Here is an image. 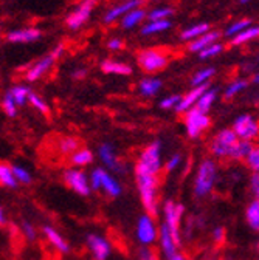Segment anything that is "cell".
Segmentation results:
<instances>
[{
  "label": "cell",
  "mask_w": 259,
  "mask_h": 260,
  "mask_svg": "<svg viewBox=\"0 0 259 260\" xmlns=\"http://www.w3.org/2000/svg\"><path fill=\"white\" fill-rule=\"evenodd\" d=\"M135 184L140 195V202L146 214L157 217L160 214V175L134 169Z\"/></svg>",
  "instance_id": "cell-1"
},
{
  "label": "cell",
  "mask_w": 259,
  "mask_h": 260,
  "mask_svg": "<svg viewBox=\"0 0 259 260\" xmlns=\"http://www.w3.org/2000/svg\"><path fill=\"white\" fill-rule=\"evenodd\" d=\"M219 165L217 161L211 156L204 158L199 166L196 169V174H194V180H192V193L194 197L204 200L213 193V190L217 186L219 181Z\"/></svg>",
  "instance_id": "cell-2"
},
{
  "label": "cell",
  "mask_w": 259,
  "mask_h": 260,
  "mask_svg": "<svg viewBox=\"0 0 259 260\" xmlns=\"http://www.w3.org/2000/svg\"><path fill=\"white\" fill-rule=\"evenodd\" d=\"M238 140L239 138L236 137L235 130L232 127L220 128L208 141L210 156L214 158L216 161H230L233 147L238 143Z\"/></svg>",
  "instance_id": "cell-3"
},
{
  "label": "cell",
  "mask_w": 259,
  "mask_h": 260,
  "mask_svg": "<svg viewBox=\"0 0 259 260\" xmlns=\"http://www.w3.org/2000/svg\"><path fill=\"white\" fill-rule=\"evenodd\" d=\"M161 217H163V223L168 228V231L171 233V236L174 237V240L177 242L179 246H182L183 243V237H182V220L185 215V206L172 199H166L163 203H161Z\"/></svg>",
  "instance_id": "cell-4"
},
{
  "label": "cell",
  "mask_w": 259,
  "mask_h": 260,
  "mask_svg": "<svg viewBox=\"0 0 259 260\" xmlns=\"http://www.w3.org/2000/svg\"><path fill=\"white\" fill-rule=\"evenodd\" d=\"M134 169L149 172L154 175H161V172H163V158H161L160 141H151L148 146L141 149V152L137 156V162Z\"/></svg>",
  "instance_id": "cell-5"
},
{
  "label": "cell",
  "mask_w": 259,
  "mask_h": 260,
  "mask_svg": "<svg viewBox=\"0 0 259 260\" xmlns=\"http://www.w3.org/2000/svg\"><path fill=\"white\" fill-rule=\"evenodd\" d=\"M89 180H90L92 190H101L110 199H118L123 192L121 183L117 180V177L112 172H109L104 168H95L90 172Z\"/></svg>",
  "instance_id": "cell-6"
},
{
  "label": "cell",
  "mask_w": 259,
  "mask_h": 260,
  "mask_svg": "<svg viewBox=\"0 0 259 260\" xmlns=\"http://www.w3.org/2000/svg\"><path fill=\"white\" fill-rule=\"evenodd\" d=\"M183 125H185V132L191 140H197L200 138L211 125V118L208 113H204L197 110L196 107H192L186 113H183Z\"/></svg>",
  "instance_id": "cell-7"
},
{
  "label": "cell",
  "mask_w": 259,
  "mask_h": 260,
  "mask_svg": "<svg viewBox=\"0 0 259 260\" xmlns=\"http://www.w3.org/2000/svg\"><path fill=\"white\" fill-rule=\"evenodd\" d=\"M160 226L157 224L155 217L149 214H143L138 217L135 223V239L141 246H152L158 240Z\"/></svg>",
  "instance_id": "cell-8"
},
{
  "label": "cell",
  "mask_w": 259,
  "mask_h": 260,
  "mask_svg": "<svg viewBox=\"0 0 259 260\" xmlns=\"http://www.w3.org/2000/svg\"><path fill=\"white\" fill-rule=\"evenodd\" d=\"M232 128L239 140L254 143L259 138V121L251 113L239 115L235 121Z\"/></svg>",
  "instance_id": "cell-9"
},
{
  "label": "cell",
  "mask_w": 259,
  "mask_h": 260,
  "mask_svg": "<svg viewBox=\"0 0 259 260\" xmlns=\"http://www.w3.org/2000/svg\"><path fill=\"white\" fill-rule=\"evenodd\" d=\"M62 180L73 192L81 195V197H89L92 193L90 180L84 169H78V168L66 169L62 174Z\"/></svg>",
  "instance_id": "cell-10"
},
{
  "label": "cell",
  "mask_w": 259,
  "mask_h": 260,
  "mask_svg": "<svg viewBox=\"0 0 259 260\" xmlns=\"http://www.w3.org/2000/svg\"><path fill=\"white\" fill-rule=\"evenodd\" d=\"M138 65L146 72V73H155L163 70L168 65V57L165 53L158 50L149 48V50H141L137 56Z\"/></svg>",
  "instance_id": "cell-11"
},
{
  "label": "cell",
  "mask_w": 259,
  "mask_h": 260,
  "mask_svg": "<svg viewBox=\"0 0 259 260\" xmlns=\"http://www.w3.org/2000/svg\"><path fill=\"white\" fill-rule=\"evenodd\" d=\"M98 156L101 162L104 165V169H107L112 174H126L127 168L124 165V161L118 156L115 147L110 143H103L98 147Z\"/></svg>",
  "instance_id": "cell-12"
},
{
  "label": "cell",
  "mask_w": 259,
  "mask_h": 260,
  "mask_svg": "<svg viewBox=\"0 0 259 260\" xmlns=\"http://www.w3.org/2000/svg\"><path fill=\"white\" fill-rule=\"evenodd\" d=\"M64 53V45H57L50 54H47L45 57H42L41 60H38L33 67H31L28 72H26V81L30 82H33V81H38L41 79L51 67H53V63L54 60Z\"/></svg>",
  "instance_id": "cell-13"
},
{
  "label": "cell",
  "mask_w": 259,
  "mask_h": 260,
  "mask_svg": "<svg viewBox=\"0 0 259 260\" xmlns=\"http://www.w3.org/2000/svg\"><path fill=\"white\" fill-rule=\"evenodd\" d=\"M85 246L92 254L93 260H107L112 254L110 242L100 234H89L85 237Z\"/></svg>",
  "instance_id": "cell-14"
},
{
  "label": "cell",
  "mask_w": 259,
  "mask_h": 260,
  "mask_svg": "<svg viewBox=\"0 0 259 260\" xmlns=\"http://www.w3.org/2000/svg\"><path fill=\"white\" fill-rule=\"evenodd\" d=\"M98 0H82V2L73 10V13H70V16L67 17L66 23L70 29H78L84 25V22H87V19L90 17L95 5Z\"/></svg>",
  "instance_id": "cell-15"
},
{
  "label": "cell",
  "mask_w": 259,
  "mask_h": 260,
  "mask_svg": "<svg viewBox=\"0 0 259 260\" xmlns=\"http://www.w3.org/2000/svg\"><path fill=\"white\" fill-rule=\"evenodd\" d=\"M210 87V84H204V85H199V87H192L186 94L182 96V100L179 103V106L176 107V112L177 113H186L188 110H191L192 107H196L199 98L202 96V93Z\"/></svg>",
  "instance_id": "cell-16"
},
{
  "label": "cell",
  "mask_w": 259,
  "mask_h": 260,
  "mask_svg": "<svg viewBox=\"0 0 259 260\" xmlns=\"http://www.w3.org/2000/svg\"><path fill=\"white\" fill-rule=\"evenodd\" d=\"M157 243H158L160 252L165 255V258L169 257V255H172V254H176L179 251V248H180L165 224H160V233H158Z\"/></svg>",
  "instance_id": "cell-17"
},
{
  "label": "cell",
  "mask_w": 259,
  "mask_h": 260,
  "mask_svg": "<svg viewBox=\"0 0 259 260\" xmlns=\"http://www.w3.org/2000/svg\"><path fill=\"white\" fill-rule=\"evenodd\" d=\"M244 220L248 230L259 234V199H251L244 209Z\"/></svg>",
  "instance_id": "cell-18"
},
{
  "label": "cell",
  "mask_w": 259,
  "mask_h": 260,
  "mask_svg": "<svg viewBox=\"0 0 259 260\" xmlns=\"http://www.w3.org/2000/svg\"><path fill=\"white\" fill-rule=\"evenodd\" d=\"M42 231H44V236L47 237V240L50 242V245L56 249V251H59L61 254H69L70 252V245L67 243V240L64 239L54 228H51V226H44L42 228Z\"/></svg>",
  "instance_id": "cell-19"
},
{
  "label": "cell",
  "mask_w": 259,
  "mask_h": 260,
  "mask_svg": "<svg viewBox=\"0 0 259 260\" xmlns=\"http://www.w3.org/2000/svg\"><path fill=\"white\" fill-rule=\"evenodd\" d=\"M41 38V31L36 28H26V29H16L7 35V39L10 42L17 44H26V42H35Z\"/></svg>",
  "instance_id": "cell-20"
},
{
  "label": "cell",
  "mask_w": 259,
  "mask_h": 260,
  "mask_svg": "<svg viewBox=\"0 0 259 260\" xmlns=\"http://www.w3.org/2000/svg\"><path fill=\"white\" fill-rule=\"evenodd\" d=\"M140 4H141V0H127V2H124V4H121V5H118V7L112 8V10H109V11L106 13V16H104V22H106V23L115 22L118 17L126 16L129 11H132V10L138 8Z\"/></svg>",
  "instance_id": "cell-21"
},
{
  "label": "cell",
  "mask_w": 259,
  "mask_h": 260,
  "mask_svg": "<svg viewBox=\"0 0 259 260\" xmlns=\"http://www.w3.org/2000/svg\"><path fill=\"white\" fill-rule=\"evenodd\" d=\"M93 161H95V155L87 147H79L75 153L70 155L72 166L73 168H78V169H84V168L90 166Z\"/></svg>",
  "instance_id": "cell-22"
},
{
  "label": "cell",
  "mask_w": 259,
  "mask_h": 260,
  "mask_svg": "<svg viewBox=\"0 0 259 260\" xmlns=\"http://www.w3.org/2000/svg\"><path fill=\"white\" fill-rule=\"evenodd\" d=\"M101 70L104 73H109V75H123V76L132 75V67H131V65L118 62V60H112V59H106L101 63Z\"/></svg>",
  "instance_id": "cell-23"
},
{
  "label": "cell",
  "mask_w": 259,
  "mask_h": 260,
  "mask_svg": "<svg viewBox=\"0 0 259 260\" xmlns=\"http://www.w3.org/2000/svg\"><path fill=\"white\" fill-rule=\"evenodd\" d=\"M220 38V32L219 31H208L207 35L200 36L199 39H194L189 44V51L192 53H200L202 50H205L207 47H210L211 44H216V41Z\"/></svg>",
  "instance_id": "cell-24"
},
{
  "label": "cell",
  "mask_w": 259,
  "mask_h": 260,
  "mask_svg": "<svg viewBox=\"0 0 259 260\" xmlns=\"http://www.w3.org/2000/svg\"><path fill=\"white\" fill-rule=\"evenodd\" d=\"M253 144H254V143L244 141V140H238V143H236L235 147H233L230 161H232V162H236V165H239V162H244L245 158L248 156V153H250Z\"/></svg>",
  "instance_id": "cell-25"
},
{
  "label": "cell",
  "mask_w": 259,
  "mask_h": 260,
  "mask_svg": "<svg viewBox=\"0 0 259 260\" xmlns=\"http://www.w3.org/2000/svg\"><path fill=\"white\" fill-rule=\"evenodd\" d=\"M216 100H217V90L208 87V88L202 93V96L199 98V101H197V104H196V109L200 110V112H204V113H208V112L211 110L213 104L216 103Z\"/></svg>",
  "instance_id": "cell-26"
},
{
  "label": "cell",
  "mask_w": 259,
  "mask_h": 260,
  "mask_svg": "<svg viewBox=\"0 0 259 260\" xmlns=\"http://www.w3.org/2000/svg\"><path fill=\"white\" fill-rule=\"evenodd\" d=\"M161 88V81L157 78H145L140 84H138V90L143 96L146 98H152L155 96Z\"/></svg>",
  "instance_id": "cell-27"
},
{
  "label": "cell",
  "mask_w": 259,
  "mask_h": 260,
  "mask_svg": "<svg viewBox=\"0 0 259 260\" xmlns=\"http://www.w3.org/2000/svg\"><path fill=\"white\" fill-rule=\"evenodd\" d=\"M79 147H81V143H79V140L75 138V137H64V138H61L59 143H57V150H59L62 155H69V156H70L72 153H75Z\"/></svg>",
  "instance_id": "cell-28"
},
{
  "label": "cell",
  "mask_w": 259,
  "mask_h": 260,
  "mask_svg": "<svg viewBox=\"0 0 259 260\" xmlns=\"http://www.w3.org/2000/svg\"><path fill=\"white\" fill-rule=\"evenodd\" d=\"M146 16V11L141 10V8H135L132 11H129L126 16H123V20H121V26L129 29V28H134L135 25H138Z\"/></svg>",
  "instance_id": "cell-29"
},
{
  "label": "cell",
  "mask_w": 259,
  "mask_h": 260,
  "mask_svg": "<svg viewBox=\"0 0 259 260\" xmlns=\"http://www.w3.org/2000/svg\"><path fill=\"white\" fill-rule=\"evenodd\" d=\"M210 31V25L208 23H197V25H192L189 28H186L182 32V39L183 41H194V39H199L200 36L207 35Z\"/></svg>",
  "instance_id": "cell-30"
},
{
  "label": "cell",
  "mask_w": 259,
  "mask_h": 260,
  "mask_svg": "<svg viewBox=\"0 0 259 260\" xmlns=\"http://www.w3.org/2000/svg\"><path fill=\"white\" fill-rule=\"evenodd\" d=\"M0 184L4 187H10V189H16L19 186V183L14 178V174L11 171V166L5 165V162H0Z\"/></svg>",
  "instance_id": "cell-31"
},
{
  "label": "cell",
  "mask_w": 259,
  "mask_h": 260,
  "mask_svg": "<svg viewBox=\"0 0 259 260\" xmlns=\"http://www.w3.org/2000/svg\"><path fill=\"white\" fill-rule=\"evenodd\" d=\"M256 38H259V26H248L247 29H244L242 32H239L238 36L232 39V45H242Z\"/></svg>",
  "instance_id": "cell-32"
},
{
  "label": "cell",
  "mask_w": 259,
  "mask_h": 260,
  "mask_svg": "<svg viewBox=\"0 0 259 260\" xmlns=\"http://www.w3.org/2000/svg\"><path fill=\"white\" fill-rule=\"evenodd\" d=\"M245 169L248 172H259V143H254L248 156L244 161Z\"/></svg>",
  "instance_id": "cell-33"
},
{
  "label": "cell",
  "mask_w": 259,
  "mask_h": 260,
  "mask_svg": "<svg viewBox=\"0 0 259 260\" xmlns=\"http://www.w3.org/2000/svg\"><path fill=\"white\" fill-rule=\"evenodd\" d=\"M247 87H248V82L245 79H236V81L230 82L228 87L225 88L223 98H225V100H232V98H235L236 94H239L241 91H244Z\"/></svg>",
  "instance_id": "cell-34"
},
{
  "label": "cell",
  "mask_w": 259,
  "mask_h": 260,
  "mask_svg": "<svg viewBox=\"0 0 259 260\" xmlns=\"http://www.w3.org/2000/svg\"><path fill=\"white\" fill-rule=\"evenodd\" d=\"M182 165H183V156H182V153H180V152H174L172 155L168 156L166 161H163V172L172 174V172H176Z\"/></svg>",
  "instance_id": "cell-35"
},
{
  "label": "cell",
  "mask_w": 259,
  "mask_h": 260,
  "mask_svg": "<svg viewBox=\"0 0 259 260\" xmlns=\"http://www.w3.org/2000/svg\"><path fill=\"white\" fill-rule=\"evenodd\" d=\"M216 70L213 67H208V69H204V70H199L196 75L192 76L191 79V85L192 87H199V85H204V84H208L210 79L214 76Z\"/></svg>",
  "instance_id": "cell-36"
},
{
  "label": "cell",
  "mask_w": 259,
  "mask_h": 260,
  "mask_svg": "<svg viewBox=\"0 0 259 260\" xmlns=\"http://www.w3.org/2000/svg\"><path fill=\"white\" fill-rule=\"evenodd\" d=\"M28 103H30L31 106H33L39 113H42V115H45V116L50 115V107H48V104L42 100V98H41L38 93L30 91V94H28Z\"/></svg>",
  "instance_id": "cell-37"
},
{
  "label": "cell",
  "mask_w": 259,
  "mask_h": 260,
  "mask_svg": "<svg viewBox=\"0 0 259 260\" xmlns=\"http://www.w3.org/2000/svg\"><path fill=\"white\" fill-rule=\"evenodd\" d=\"M171 26V22L166 19V20H152L149 22L148 25L143 26L141 32L143 35H154V32H160V31H165Z\"/></svg>",
  "instance_id": "cell-38"
},
{
  "label": "cell",
  "mask_w": 259,
  "mask_h": 260,
  "mask_svg": "<svg viewBox=\"0 0 259 260\" xmlns=\"http://www.w3.org/2000/svg\"><path fill=\"white\" fill-rule=\"evenodd\" d=\"M30 91L31 90L28 87H23V85H17V87H14V88L10 90V93L13 96L14 103L17 104V107L28 103V94H30Z\"/></svg>",
  "instance_id": "cell-39"
},
{
  "label": "cell",
  "mask_w": 259,
  "mask_h": 260,
  "mask_svg": "<svg viewBox=\"0 0 259 260\" xmlns=\"http://www.w3.org/2000/svg\"><path fill=\"white\" fill-rule=\"evenodd\" d=\"M11 171H13L14 178L17 180V183H20V184H31V183H33V177H31V172L26 168L13 165Z\"/></svg>",
  "instance_id": "cell-40"
},
{
  "label": "cell",
  "mask_w": 259,
  "mask_h": 260,
  "mask_svg": "<svg viewBox=\"0 0 259 260\" xmlns=\"http://www.w3.org/2000/svg\"><path fill=\"white\" fill-rule=\"evenodd\" d=\"M250 25H251V20H250V19H244V20L235 22V23H232L228 28L225 29V36L235 38V36H238V35H239V32H242L244 29H247Z\"/></svg>",
  "instance_id": "cell-41"
},
{
  "label": "cell",
  "mask_w": 259,
  "mask_h": 260,
  "mask_svg": "<svg viewBox=\"0 0 259 260\" xmlns=\"http://www.w3.org/2000/svg\"><path fill=\"white\" fill-rule=\"evenodd\" d=\"M20 231H22V236L25 237V240H28V242H35L38 237L36 226L33 223H30L28 220H23L20 223Z\"/></svg>",
  "instance_id": "cell-42"
},
{
  "label": "cell",
  "mask_w": 259,
  "mask_h": 260,
  "mask_svg": "<svg viewBox=\"0 0 259 260\" xmlns=\"http://www.w3.org/2000/svg\"><path fill=\"white\" fill-rule=\"evenodd\" d=\"M247 186L251 199H259V172H250Z\"/></svg>",
  "instance_id": "cell-43"
},
{
  "label": "cell",
  "mask_w": 259,
  "mask_h": 260,
  "mask_svg": "<svg viewBox=\"0 0 259 260\" xmlns=\"http://www.w3.org/2000/svg\"><path fill=\"white\" fill-rule=\"evenodd\" d=\"M2 107H4V110H5V113L8 116H16V113H17V104L14 103V100H13V96H11L10 91L4 96Z\"/></svg>",
  "instance_id": "cell-44"
},
{
  "label": "cell",
  "mask_w": 259,
  "mask_h": 260,
  "mask_svg": "<svg viewBox=\"0 0 259 260\" xmlns=\"http://www.w3.org/2000/svg\"><path fill=\"white\" fill-rule=\"evenodd\" d=\"M174 14V10L172 8H157V10H152L149 13V20H166L169 16Z\"/></svg>",
  "instance_id": "cell-45"
},
{
  "label": "cell",
  "mask_w": 259,
  "mask_h": 260,
  "mask_svg": "<svg viewBox=\"0 0 259 260\" xmlns=\"http://www.w3.org/2000/svg\"><path fill=\"white\" fill-rule=\"evenodd\" d=\"M180 100H182V96H180V94H171V96H166V98H163V100L160 101V107L163 109V110H171V109H174V110H176V107L179 106Z\"/></svg>",
  "instance_id": "cell-46"
},
{
  "label": "cell",
  "mask_w": 259,
  "mask_h": 260,
  "mask_svg": "<svg viewBox=\"0 0 259 260\" xmlns=\"http://www.w3.org/2000/svg\"><path fill=\"white\" fill-rule=\"evenodd\" d=\"M225 237H226V231L223 226H214L211 230V240L214 245H223L225 242Z\"/></svg>",
  "instance_id": "cell-47"
},
{
  "label": "cell",
  "mask_w": 259,
  "mask_h": 260,
  "mask_svg": "<svg viewBox=\"0 0 259 260\" xmlns=\"http://www.w3.org/2000/svg\"><path fill=\"white\" fill-rule=\"evenodd\" d=\"M220 51H223V45L222 44H211L210 47L202 50L199 53V56H200V59H208V57H213V56L219 54Z\"/></svg>",
  "instance_id": "cell-48"
},
{
  "label": "cell",
  "mask_w": 259,
  "mask_h": 260,
  "mask_svg": "<svg viewBox=\"0 0 259 260\" xmlns=\"http://www.w3.org/2000/svg\"><path fill=\"white\" fill-rule=\"evenodd\" d=\"M138 260H160V257L151 246H141L138 251Z\"/></svg>",
  "instance_id": "cell-49"
},
{
  "label": "cell",
  "mask_w": 259,
  "mask_h": 260,
  "mask_svg": "<svg viewBox=\"0 0 259 260\" xmlns=\"http://www.w3.org/2000/svg\"><path fill=\"white\" fill-rule=\"evenodd\" d=\"M107 47H109V50L117 51V50H120V48L123 47V41L118 39V38H113V39H110V41L107 42Z\"/></svg>",
  "instance_id": "cell-50"
},
{
  "label": "cell",
  "mask_w": 259,
  "mask_h": 260,
  "mask_svg": "<svg viewBox=\"0 0 259 260\" xmlns=\"http://www.w3.org/2000/svg\"><path fill=\"white\" fill-rule=\"evenodd\" d=\"M85 75H87V70H84V69H79V70L73 72V78L75 79H82V78H85Z\"/></svg>",
  "instance_id": "cell-51"
},
{
  "label": "cell",
  "mask_w": 259,
  "mask_h": 260,
  "mask_svg": "<svg viewBox=\"0 0 259 260\" xmlns=\"http://www.w3.org/2000/svg\"><path fill=\"white\" fill-rule=\"evenodd\" d=\"M166 260H188L180 251H177L176 254H172V255H169V257H166Z\"/></svg>",
  "instance_id": "cell-52"
},
{
  "label": "cell",
  "mask_w": 259,
  "mask_h": 260,
  "mask_svg": "<svg viewBox=\"0 0 259 260\" xmlns=\"http://www.w3.org/2000/svg\"><path fill=\"white\" fill-rule=\"evenodd\" d=\"M7 224V215H5V211L0 208V226H5Z\"/></svg>",
  "instance_id": "cell-53"
},
{
  "label": "cell",
  "mask_w": 259,
  "mask_h": 260,
  "mask_svg": "<svg viewBox=\"0 0 259 260\" xmlns=\"http://www.w3.org/2000/svg\"><path fill=\"white\" fill-rule=\"evenodd\" d=\"M253 82H254V84H259V73H257V75H254V78H253Z\"/></svg>",
  "instance_id": "cell-54"
},
{
  "label": "cell",
  "mask_w": 259,
  "mask_h": 260,
  "mask_svg": "<svg viewBox=\"0 0 259 260\" xmlns=\"http://www.w3.org/2000/svg\"><path fill=\"white\" fill-rule=\"evenodd\" d=\"M247 2H250V0H241V4H247Z\"/></svg>",
  "instance_id": "cell-55"
},
{
  "label": "cell",
  "mask_w": 259,
  "mask_h": 260,
  "mask_svg": "<svg viewBox=\"0 0 259 260\" xmlns=\"http://www.w3.org/2000/svg\"><path fill=\"white\" fill-rule=\"evenodd\" d=\"M219 260H228V258H219Z\"/></svg>",
  "instance_id": "cell-56"
},
{
  "label": "cell",
  "mask_w": 259,
  "mask_h": 260,
  "mask_svg": "<svg viewBox=\"0 0 259 260\" xmlns=\"http://www.w3.org/2000/svg\"><path fill=\"white\" fill-rule=\"evenodd\" d=\"M257 140H259V138H257Z\"/></svg>",
  "instance_id": "cell-57"
}]
</instances>
